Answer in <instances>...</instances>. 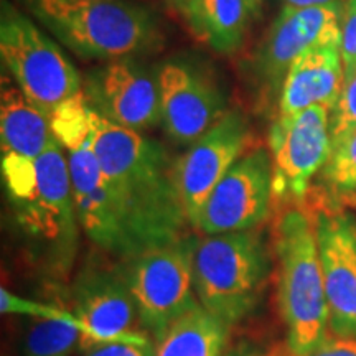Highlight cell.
<instances>
[{"label":"cell","mask_w":356,"mask_h":356,"mask_svg":"<svg viewBox=\"0 0 356 356\" xmlns=\"http://www.w3.org/2000/svg\"><path fill=\"white\" fill-rule=\"evenodd\" d=\"M251 15L248 0H202L188 24L216 53L231 55L241 48Z\"/></svg>","instance_id":"cell-20"},{"label":"cell","mask_w":356,"mask_h":356,"mask_svg":"<svg viewBox=\"0 0 356 356\" xmlns=\"http://www.w3.org/2000/svg\"><path fill=\"white\" fill-rule=\"evenodd\" d=\"M2 178L33 259L55 274L68 273L79 220L63 145L56 139L35 160L2 155Z\"/></svg>","instance_id":"cell-2"},{"label":"cell","mask_w":356,"mask_h":356,"mask_svg":"<svg viewBox=\"0 0 356 356\" xmlns=\"http://www.w3.org/2000/svg\"><path fill=\"white\" fill-rule=\"evenodd\" d=\"M356 132V73L345 76L340 96L330 111L332 152Z\"/></svg>","instance_id":"cell-23"},{"label":"cell","mask_w":356,"mask_h":356,"mask_svg":"<svg viewBox=\"0 0 356 356\" xmlns=\"http://www.w3.org/2000/svg\"><path fill=\"white\" fill-rule=\"evenodd\" d=\"M262 2H264V0H248V6H249V8H251L252 15H256V13L259 12Z\"/></svg>","instance_id":"cell-32"},{"label":"cell","mask_w":356,"mask_h":356,"mask_svg":"<svg viewBox=\"0 0 356 356\" xmlns=\"http://www.w3.org/2000/svg\"><path fill=\"white\" fill-rule=\"evenodd\" d=\"M320 173L332 200L356 202V132L333 150L327 165Z\"/></svg>","instance_id":"cell-22"},{"label":"cell","mask_w":356,"mask_h":356,"mask_svg":"<svg viewBox=\"0 0 356 356\" xmlns=\"http://www.w3.org/2000/svg\"><path fill=\"white\" fill-rule=\"evenodd\" d=\"M343 0H282L286 8H307V7H323L332 3H340Z\"/></svg>","instance_id":"cell-29"},{"label":"cell","mask_w":356,"mask_h":356,"mask_svg":"<svg viewBox=\"0 0 356 356\" xmlns=\"http://www.w3.org/2000/svg\"><path fill=\"white\" fill-rule=\"evenodd\" d=\"M314 210L328 328L333 335L356 337V218L335 204Z\"/></svg>","instance_id":"cell-14"},{"label":"cell","mask_w":356,"mask_h":356,"mask_svg":"<svg viewBox=\"0 0 356 356\" xmlns=\"http://www.w3.org/2000/svg\"><path fill=\"white\" fill-rule=\"evenodd\" d=\"M86 119L92 149L126 234L129 259L185 238V225L190 222L165 149L144 134L104 119L89 102Z\"/></svg>","instance_id":"cell-1"},{"label":"cell","mask_w":356,"mask_h":356,"mask_svg":"<svg viewBox=\"0 0 356 356\" xmlns=\"http://www.w3.org/2000/svg\"><path fill=\"white\" fill-rule=\"evenodd\" d=\"M160 122L177 144H193L228 113L215 79L184 60L165 61L157 71Z\"/></svg>","instance_id":"cell-13"},{"label":"cell","mask_w":356,"mask_h":356,"mask_svg":"<svg viewBox=\"0 0 356 356\" xmlns=\"http://www.w3.org/2000/svg\"><path fill=\"white\" fill-rule=\"evenodd\" d=\"M273 243L277 257V305L287 330V346L296 356H307L330 332L315 218L307 204H289L279 213Z\"/></svg>","instance_id":"cell-3"},{"label":"cell","mask_w":356,"mask_h":356,"mask_svg":"<svg viewBox=\"0 0 356 356\" xmlns=\"http://www.w3.org/2000/svg\"><path fill=\"white\" fill-rule=\"evenodd\" d=\"M83 356H155V343L147 341H84Z\"/></svg>","instance_id":"cell-25"},{"label":"cell","mask_w":356,"mask_h":356,"mask_svg":"<svg viewBox=\"0 0 356 356\" xmlns=\"http://www.w3.org/2000/svg\"><path fill=\"white\" fill-rule=\"evenodd\" d=\"M307 356H356V337H338L328 333L322 343Z\"/></svg>","instance_id":"cell-27"},{"label":"cell","mask_w":356,"mask_h":356,"mask_svg":"<svg viewBox=\"0 0 356 356\" xmlns=\"http://www.w3.org/2000/svg\"><path fill=\"white\" fill-rule=\"evenodd\" d=\"M0 310H2L3 315L17 314L43 320H61V322H68L71 325H74V327H78L79 330L84 333L83 323L79 322L73 312L56 309V307L42 304V302L24 299V297H19L15 296V293H12L10 291H7L6 287H2V291H0Z\"/></svg>","instance_id":"cell-24"},{"label":"cell","mask_w":356,"mask_h":356,"mask_svg":"<svg viewBox=\"0 0 356 356\" xmlns=\"http://www.w3.org/2000/svg\"><path fill=\"white\" fill-rule=\"evenodd\" d=\"M2 155L35 160L56 140L51 118L37 108L2 68L0 79Z\"/></svg>","instance_id":"cell-18"},{"label":"cell","mask_w":356,"mask_h":356,"mask_svg":"<svg viewBox=\"0 0 356 356\" xmlns=\"http://www.w3.org/2000/svg\"><path fill=\"white\" fill-rule=\"evenodd\" d=\"M0 58L24 95L50 118L83 91V79L60 44L7 0L0 12Z\"/></svg>","instance_id":"cell-7"},{"label":"cell","mask_w":356,"mask_h":356,"mask_svg":"<svg viewBox=\"0 0 356 356\" xmlns=\"http://www.w3.org/2000/svg\"><path fill=\"white\" fill-rule=\"evenodd\" d=\"M25 333V356H66L74 346L84 343V333L78 327L61 320L33 318Z\"/></svg>","instance_id":"cell-21"},{"label":"cell","mask_w":356,"mask_h":356,"mask_svg":"<svg viewBox=\"0 0 356 356\" xmlns=\"http://www.w3.org/2000/svg\"><path fill=\"white\" fill-rule=\"evenodd\" d=\"M73 314L83 323L84 341L149 340L121 269L81 270L73 284Z\"/></svg>","instance_id":"cell-16"},{"label":"cell","mask_w":356,"mask_h":356,"mask_svg":"<svg viewBox=\"0 0 356 356\" xmlns=\"http://www.w3.org/2000/svg\"><path fill=\"white\" fill-rule=\"evenodd\" d=\"M264 356H296V355H293L291 348H289V346L286 345V346H275L274 350H270L269 353L264 355Z\"/></svg>","instance_id":"cell-31"},{"label":"cell","mask_w":356,"mask_h":356,"mask_svg":"<svg viewBox=\"0 0 356 356\" xmlns=\"http://www.w3.org/2000/svg\"><path fill=\"white\" fill-rule=\"evenodd\" d=\"M83 95L108 121L132 131L160 122L157 74L136 58L108 61L83 79Z\"/></svg>","instance_id":"cell-15"},{"label":"cell","mask_w":356,"mask_h":356,"mask_svg":"<svg viewBox=\"0 0 356 356\" xmlns=\"http://www.w3.org/2000/svg\"><path fill=\"white\" fill-rule=\"evenodd\" d=\"M269 273V249L257 228L204 236L195 244V296L228 327L254 312Z\"/></svg>","instance_id":"cell-5"},{"label":"cell","mask_w":356,"mask_h":356,"mask_svg":"<svg viewBox=\"0 0 356 356\" xmlns=\"http://www.w3.org/2000/svg\"><path fill=\"white\" fill-rule=\"evenodd\" d=\"M44 29L83 60L115 61L157 48L154 10L132 0H25Z\"/></svg>","instance_id":"cell-4"},{"label":"cell","mask_w":356,"mask_h":356,"mask_svg":"<svg viewBox=\"0 0 356 356\" xmlns=\"http://www.w3.org/2000/svg\"><path fill=\"white\" fill-rule=\"evenodd\" d=\"M343 7L345 2L307 8L282 7L252 63L257 83L277 92L297 58L314 48L340 44Z\"/></svg>","instance_id":"cell-12"},{"label":"cell","mask_w":356,"mask_h":356,"mask_svg":"<svg viewBox=\"0 0 356 356\" xmlns=\"http://www.w3.org/2000/svg\"><path fill=\"white\" fill-rule=\"evenodd\" d=\"M86 108L88 101L81 91L51 114V127L68 157L79 226L96 248L126 261L127 239L92 149Z\"/></svg>","instance_id":"cell-6"},{"label":"cell","mask_w":356,"mask_h":356,"mask_svg":"<svg viewBox=\"0 0 356 356\" xmlns=\"http://www.w3.org/2000/svg\"><path fill=\"white\" fill-rule=\"evenodd\" d=\"M274 168L266 147L241 155L204 204L198 231L204 236L256 229L273 211Z\"/></svg>","instance_id":"cell-10"},{"label":"cell","mask_w":356,"mask_h":356,"mask_svg":"<svg viewBox=\"0 0 356 356\" xmlns=\"http://www.w3.org/2000/svg\"><path fill=\"white\" fill-rule=\"evenodd\" d=\"M226 356H264L259 353V350H256L254 346L248 345V343H241L238 345L236 348L226 353Z\"/></svg>","instance_id":"cell-30"},{"label":"cell","mask_w":356,"mask_h":356,"mask_svg":"<svg viewBox=\"0 0 356 356\" xmlns=\"http://www.w3.org/2000/svg\"><path fill=\"white\" fill-rule=\"evenodd\" d=\"M345 83L340 44L304 53L289 68L279 92V115L287 118L314 106L333 109Z\"/></svg>","instance_id":"cell-17"},{"label":"cell","mask_w":356,"mask_h":356,"mask_svg":"<svg viewBox=\"0 0 356 356\" xmlns=\"http://www.w3.org/2000/svg\"><path fill=\"white\" fill-rule=\"evenodd\" d=\"M200 2H202V0H168V3H170L178 13H181V15L186 19V22L193 17V13L200 6Z\"/></svg>","instance_id":"cell-28"},{"label":"cell","mask_w":356,"mask_h":356,"mask_svg":"<svg viewBox=\"0 0 356 356\" xmlns=\"http://www.w3.org/2000/svg\"><path fill=\"white\" fill-rule=\"evenodd\" d=\"M340 53L345 76L356 73V0H346L341 13Z\"/></svg>","instance_id":"cell-26"},{"label":"cell","mask_w":356,"mask_h":356,"mask_svg":"<svg viewBox=\"0 0 356 356\" xmlns=\"http://www.w3.org/2000/svg\"><path fill=\"white\" fill-rule=\"evenodd\" d=\"M229 328L197 302L155 341V356H226Z\"/></svg>","instance_id":"cell-19"},{"label":"cell","mask_w":356,"mask_h":356,"mask_svg":"<svg viewBox=\"0 0 356 356\" xmlns=\"http://www.w3.org/2000/svg\"><path fill=\"white\" fill-rule=\"evenodd\" d=\"M274 168V198L279 204H297L307 198L310 184L332 155L330 109L314 106L280 118L269 131Z\"/></svg>","instance_id":"cell-9"},{"label":"cell","mask_w":356,"mask_h":356,"mask_svg":"<svg viewBox=\"0 0 356 356\" xmlns=\"http://www.w3.org/2000/svg\"><path fill=\"white\" fill-rule=\"evenodd\" d=\"M195 244V239L181 238L124 261L121 273L139 310L140 322L155 341L198 302L193 291Z\"/></svg>","instance_id":"cell-8"},{"label":"cell","mask_w":356,"mask_h":356,"mask_svg":"<svg viewBox=\"0 0 356 356\" xmlns=\"http://www.w3.org/2000/svg\"><path fill=\"white\" fill-rule=\"evenodd\" d=\"M249 142L251 131L248 119L239 111H228L173 163L181 207L195 229L211 191L246 154Z\"/></svg>","instance_id":"cell-11"}]
</instances>
